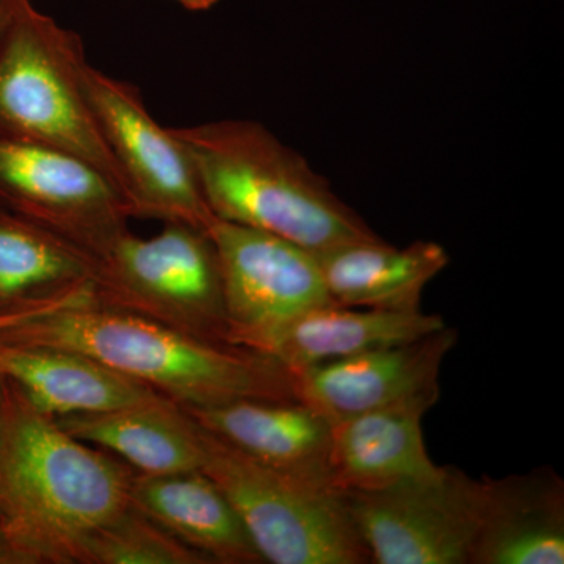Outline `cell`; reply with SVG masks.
Instances as JSON below:
<instances>
[{"mask_svg": "<svg viewBox=\"0 0 564 564\" xmlns=\"http://www.w3.org/2000/svg\"><path fill=\"white\" fill-rule=\"evenodd\" d=\"M0 400V524L17 564H82L93 533L129 505V464L65 432L13 381Z\"/></svg>", "mask_w": 564, "mask_h": 564, "instance_id": "1", "label": "cell"}, {"mask_svg": "<svg viewBox=\"0 0 564 564\" xmlns=\"http://www.w3.org/2000/svg\"><path fill=\"white\" fill-rule=\"evenodd\" d=\"M0 339L84 352L182 408L296 400L292 373L269 356L98 304L39 315L3 329Z\"/></svg>", "mask_w": 564, "mask_h": 564, "instance_id": "2", "label": "cell"}, {"mask_svg": "<svg viewBox=\"0 0 564 564\" xmlns=\"http://www.w3.org/2000/svg\"><path fill=\"white\" fill-rule=\"evenodd\" d=\"M170 132L187 152L218 220L273 234L313 252L377 239L329 182L261 122L221 120Z\"/></svg>", "mask_w": 564, "mask_h": 564, "instance_id": "3", "label": "cell"}, {"mask_svg": "<svg viewBox=\"0 0 564 564\" xmlns=\"http://www.w3.org/2000/svg\"><path fill=\"white\" fill-rule=\"evenodd\" d=\"M85 62L80 36L25 0L0 41V133L84 159L128 198L85 95Z\"/></svg>", "mask_w": 564, "mask_h": 564, "instance_id": "4", "label": "cell"}, {"mask_svg": "<svg viewBox=\"0 0 564 564\" xmlns=\"http://www.w3.org/2000/svg\"><path fill=\"white\" fill-rule=\"evenodd\" d=\"M199 441L203 473L231 502L263 562L370 563L343 492L270 469L203 426Z\"/></svg>", "mask_w": 564, "mask_h": 564, "instance_id": "5", "label": "cell"}, {"mask_svg": "<svg viewBox=\"0 0 564 564\" xmlns=\"http://www.w3.org/2000/svg\"><path fill=\"white\" fill-rule=\"evenodd\" d=\"M95 304L231 345L217 250L209 232L185 223H163L150 239L122 234L98 259Z\"/></svg>", "mask_w": 564, "mask_h": 564, "instance_id": "6", "label": "cell"}, {"mask_svg": "<svg viewBox=\"0 0 564 564\" xmlns=\"http://www.w3.org/2000/svg\"><path fill=\"white\" fill-rule=\"evenodd\" d=\"M82 84L120 169L132 218L185 223L207 231L217 218L191 159L170 129L152 118L139 88L88 62L82 66Z\"/></svg>", "mask_w": 564, "mask_h": 564, "instance_id": "7", "label": "cell"}, {"mask_svg": "<svg viewBox=\"0 0 564 564\" xmlns=\"http://www.w3.org/2000/svg\"><path fill=\"white\" fill-rule=\"evenodd\" d=\"M0 209L36 223L101 258L129 231L124 193L91 163L0 133Z\"/></svg>", "mask_w": 564, "mask_h": 564, "instance_id": "8", "label": "cell"}, {"mask_svg": "<svg viewBox=\"0 0 564 564\" xmlns=\"http://www.w3.org/2000/svg\"><path fill=\"white\" fill-rule=\"evenodd\" d=\"M343 494L370 563L469 564L484 480L444 467L432 480Z\"/></svg>", "mask_w": 564, "mask_h": 564, "instance_id": "9", "label": "cell"}, {"mask_svg": "<svg viewBox=\"0 0 564 564\" xmlns=\"http://www.w3.org/2000/svg\"><path fill=\"white\" fill-rule=\"evenodd\" d=\"M207 232L220 261L231 326L229 340L234 334L265 328L315 307L336 304L323 281L315 252L273 234L218 218Z\"/></svg>", "mask_w": 564, "mask_h": 564, "instance_id": "10", "label": "cell"}, {"mask_svg": "<svg viewBox=\"0 0 564 564\" xmlns=\"http://www.w3.org/2000/svg\"><path fill=\"white\" fill-rule=\"evenodd\" d=\"M458 333L445 328L410 343L292 372L296 400L332 422L380 410L440 388L441 366Z\"/></svg>", "mask_w": 564, "mask_h": 564, "instance_id": "11", "label": "cell"}, {"mask_svg": "<svg viewBox=\"0 0 564 564\" xmlns=\"http://www.w3.org/2000/svg\"><path fill=\"white\" fill-rule=\"evenodd\" d=\"M440 388L380 410L333 422L329 474L339 492H372L440 477L426 452L423 415L440 400Z\"/></svg>", "mask_w": 564, "mask_h": 564, "instance_id": "12", "label": "cell"}, {"mask_svg": "<svg viewBox=\"0 0 564 564\" xmlns=\"http://www.w3.org/2000/svg\"><path fill=\"white\" fill-rule=\"evenodd\" d=\"M436 314L388 313L326 304L265 328L234 334L229 344L261 352L289 372L359 352L410 343L445 328Z\"/></svg>", "mask_w": 564, "mask_h": 564, "instance_id": "13", "label": "cell"}, {"mask_svg": "<svg viewBox=\"0 0 564 564\" xmlns=\"http://www.w3.org/2000/svg\"><path fill=\"white\" fill-rule=\"evenodd\" d=\"M184 410L204 430L254 462L334 488L329 474L333 422L310 404L300 400L242 399Z\"/></svg>", "mask_w": 564, "mask_h": 564, "instance_id": "14", "label": "cell"}, {"mask_svg": "<svg viewBox=\"0 0 564 564\" xmlns=\"http://www.w3.org/2000/svg\"><path fill=\"white\" fill-rule=\"evenodd\" d=\"M480 521L469 564L564 563V484L549 467L481 478Z\"/></svg>", "mask_w": 564, "mask_h": 564, "instance_id": "15", "label": "cell"}, {"mask_svg": "<svg viewBox=\"0 0 564 564\" xmlns=\"http://www.w3.org/2000/svg\"><path fill=\"white\" fill-rule=\"evenodd\" d=\"M98 258L0 209V313L47 314L95 304Z\"/></svg>", "mask_w": 564, "mask_h": 564, "instance_id": "16", "label": "cell"}, {"mask_svg": "<svg viewBox=\"0 0 564 564\" xmlns=\"http://www.w3.org/2000/svg\"><path fill=\"white\" fill-rule=\"evenodd\" d=\"M0 377L51 417L106 413L158 399V392L84 352L0 339Z\"/></svg>", "mask_w": 564, "mask_h": 564, "instance_id": "17", "label": "cell"}, {"mask_svg": "<svg viewBox=\"0 0 564 564\" xmlns=\"http://www.w3.org/2000/svg\"><path fill=\"white\" fill-rule=\"evenodd\" d=\"M315 256L334 303L388 313L422 311L423 291L451 262L440 243L419 240L399 248L380 237Z\"/></svg>", "mask_w": 564, "mask_h": 564, "instance_id": "18", "label": "cell"}, {"mask_svg": "<svg viewBox=\"0 0 564 564\" xmlns=\"http://www.w3.org/2000/svg\"><path fill=\"white\" fill-rule=\"evenodd\" d=\"M129 503L210 564L263 562L242 519L203 470L133 474Z\"/></svg>", "mask_w": 564, "mask_h": 564, "instance_id": "19", "label": "cell"}, {"mask_svg": "<svg viewBox=\"0 0 564 564\" xmlns=\"http://www.w3.org/2000/svg\"><path fill=\"white\" fill-rule=\"evenodd\" d=\"M65 432L96 445L141 474L202 470L198 423L184 408L165 399L95 414L54 417Z\"/></svg>", "mask_w": 564, "mask_h": 564, "instance_id": "20", "label": "cell"}, {"mask_svg": "<svg viewBox=\"0 0 564 564\" xmlns=\"http://www.w3.org/2000/svg\"><path fill=\"white\" fill-rule=\"evenodd\" d=\"M82 564H210L131 503L91 534Z\"/></svg>", "mask_w": 564, "mask_h": 564, "instance_id": "21", "label": "cell"}, {"mask_svg": "<svg viewBox=\"0 0 564 564\" xmlns=\"http://www.w3.org/2000/svg\"><path fill=\"white\" fill-rule=\"evenodd\" d=\"M24 2L25 0H0V41L6 36L11 22H13Z\"/></svg>", "mask_w": 564, "mask_h": 564, "instance_id": "22", "label": "cell"}, {"mask_svg": "<svg viewBox=\"0 0 564 564\" xmlns=\"http://www.w3.org/2000/svg\"><path fill=\"white\" fill-rule=\"evenodd\" d=\"M35 313H0V332L9 329L11 326L21 325V323L31 321L33 317H39Z\"/></svg>", "mask_w": 564, "mask_h": 564, "instance_id": "23", "label": "cell"}, {"mask_svg": "<svg viewBox=\"0 0 564 564\" xmlns=\"http://www.w3.org/2000/svg\"><path fill=\"white\" fill-rule=\"evenodd\" d=\"M188 11H207L214 9L220 0H174Z\"/></svg>", "mask_w": 564, "mask_h": 564, "instance_id": "24", "label": "cell"}, {"mask_svg": "<svg viewBox=\"0 0 564 564\" xmlns=\"http://www.w3.org/2000/svg\"><path fill=\"white\" fill-rule=\"evenodd\" d=\"M0 564H17L9 541H7L6 533H3L2 524H0Z\"/></svg>", "mask_w": 564, "mask_h": 564, "instance_id": "25", "label": "cell"}, {"mask_svg": "<svg viewBox=\"0 0 564 564\" xmlns=\"http://www.w3.org/2000/svg\"><path fill=\"white\" fill-rule=\"evenodd\" d=\"M2 384H3V380H2V377H0V400H2Z\"/></svg>", "mask_w": 564, "mask_h": 564, "instance_id": "26", "label": "cell"}]
</instances>
